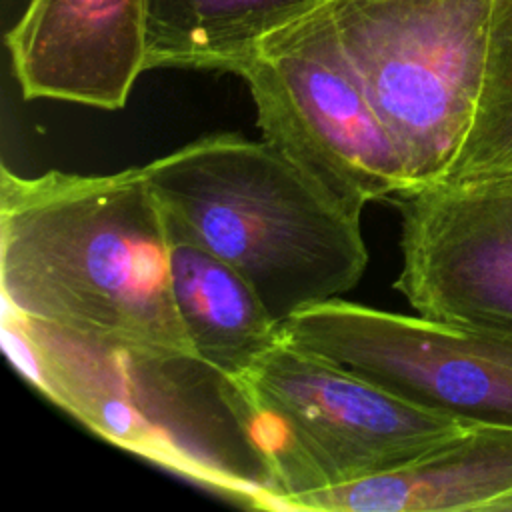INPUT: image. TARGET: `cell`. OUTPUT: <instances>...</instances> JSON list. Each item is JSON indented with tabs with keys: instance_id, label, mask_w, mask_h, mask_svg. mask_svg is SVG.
<instances>
[{
	"instance_id": "obj_5",
	"label": "cell",
	"mask_w": 512,
	"mask_h": 512,
	"mask_svg": "<svg viewBox=\"0 0 512 512\" xmlns=\"http://www.w3.org/2000/svg\"><path fill=\"white\" fill-rule=\"evenodd\" d=\"M236 378L266 422L278 510L298 496L400 468L476 426L412 404L284 338Z\"/></svg>"
},
{
	"instance_id": "obj_11",
	"label": "cell",
	"mask_w": 512,
	"mask_h": 512,
	"mask_svg": "<svg viewBox=\"0 0 512 512\" xmlns=\"http://www.w3.org/2000/svg\"><path fill=\"white\" fill-rule=\"evenodd\" d=\"M164 216L172 296L190 344L200 358L236 378L282 340V324L240 272L172 214L164 210Z\"/></svg>"
},
{
	"instance_id": "obj_7",
	"label": "cell",
	"mask_w": 512,
	"mask_h": 512,
	"mask_svg": "<svg viewBox=\"0 0 512 512\" xmlns=\"http://www.w3.org/2000/svg\"><path fill=\"white\" fill-rule=\"evenodd\" d=\"M282 338L422 408L512 428V332L334 298L290 316Z\"/></svg>"
},
{
	"instance_id": "obj_2",
	"label": "cell",
	"mask_w": 512,
	"mask_h": 512,
	"mask_svg": "<svg viewBox=\"0 0 512 512\" xmlns=\"http://www.w3.org/2000/svg\"><path fill=\"white\" fill-rule=\"evenodd\" d=\"M20 374L94 434L236 504L278 510L256 404L194 352L86 336L2 308Z\"/></svg>"
},
{
	"instance_id": "obj_13",
	"label": "cell",
	"mask_w": 512,
	"mask_h": 512,
	"mask_svg": "<svg viewBox=\"0 0 512 512\" xmlns=\"http://www.w3.org/2000/svg\"><path fill=\"white\" fill-rule=\"evenodd\" d=\"M504 172H512V0H492L476 114L442 182Z\"/></svg>"
},
{
	"instance_id": "obj_4",
	"label": "cell",
	"mask_w": 512,
	"mask_h": 512,
	"mask_svg": "<svg viewBox=\"0 0 512 512\" xmlns=\"http://www.w3.org/2000/svg\"><path fill=\"white\" fill-rule=\"evenodd\" d=\"M328 8L410 190L442 182L476 114L492 0H330Z\"/></svg>"
},
{
	"instance_id": "obj_10",
	"label": "cell",
	"mask_w": 512,
	"mask_h": 512,
	"mask_svg": "<svg viewBox=\"0 0 512 512\" xmlns=\"http://www.w3.org/2000/svg\"><path fill=\"white\" fill-rule=\"evenodd\" d=\"M512 492V428L470 426L388 472L294 498V512H486Z\"/></svg>"
},
{
	"instance_id": "obj_14",
	"label": "cell",
	"mask_w": 512,
	"mask_h": 512,
	"mask_svg": "<svg viewBox=\"0 0 512 512\" xmlns=\"http://www.w3.org/2000/svg\"><path fill=\"white\" fill-rule=\"evenodd\" d=\"M486 512H512V492L496 498Z\"/></svg>"
},
{
	"instance_id": "obj_3",
	"label": "cell",
	"mask_w": 512,
	"mask_h": 512,
	"mask_svg": "<svg viewBox=\"0 0 512 512\" xmlns=\"http://www.w3.org/2000/svg\"><path fill=\"white\" fill-rule=\"evenodd\" d=\"M142 168L162 208L240 272L280 324L340 298L368 266L360 216L264 138L208 134Z\"/></svg>"
},
{
	"instance_id": "obj_12",
	"label": "cell",
	"mask_w": 512,
	"mask_h": 512,
	"mask_svg": "<svg viewBox=\"0 0 512 512\" xmlns=\"http://www.w3.org/2000/svg\"><path fill=\"white\" fill-rule=\"evenodd\" d=\"M330 0H148L146 70L238 74L272 32Z\"/></svg>"
},
{
	"instance_id": "obj_1",
	"label": "cell",
	"mask_w": 512,
	"mask_h": 512,
	"mask_svg": "<svg viewBox=\"0 0 512 512\" xmlns=\"http://www.w3.org/2000/svg\"><path fill=\"white\" fill-rule=\"evenodd\" d=\"M0 292L2 308L34 320L194 352L172 296L166 216L142 166L38 176L2 166Z\"/></svg>"
},
{
	"instance_id": "obj_8",
	"label": "cell",
	"mask_w": 512,
	"mask_h": 512,
	"mask_svg": "<svg viewBox=\"0 0 512 512\" xmlns=\"http://www.w3.org/2000/svg\"><path fill=\"white\" fill-rule=\"evenodd\" d=\"M394 288L432 320L512 332V172L436 182L392 200Z\"/></svg>"
},
{
	"instance_id": "obj_6",
	"label": "cell",
	"mask_w": 512,
	"mask_h": 512,
	"mask_svg": "<svg viewBox=\"0 0 512 512\" xmlns=\"http://www.w3.org/2000/svg\"><path fill=\"white\" fill-rule=\"evenodd\" d=\"M262 138L352 214L408 192L404 160L372 108L328 4L268 34L240 68Z\"/></svg>"
},
{
	"instance_id": "obj_9",
	"label": "cell",
	"mask_w": 512,
	"mask_h": 512,
	"mask_svg": "<svg viewBox=\"0 0 512 512\" xmlns=\"http://www.w3.org/2000/svg\"><path fill=\"white\" fill-rule=\"evenodd\" d=\"M148 0H30L6 36L24 98L122 108L148 54Z\"/></svg>"
}]
</instances>
